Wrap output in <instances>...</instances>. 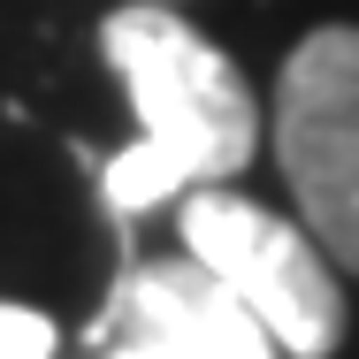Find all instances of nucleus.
Here are the masks:
<instances>
[{
	"label": "nucleus",
	"mask_w": 359,
	"mask_h": 359,
	"mask_svg": "<svg viewBox=\"0 0 359 359\" xmlns=\"http://www.w3.org/2000/svg\"><path fill=\"white\" fill-rule=\"evenodd\" d=\"M100 54L123 76L138 107V145H123L100 168V199L138 222L161 199H184L199 184H229L260 153V107L237 62L207 46L176 0H130L100 23Z\"/></svg>",
	"instance_id": "nucleus-1"
},
{
	"label": "nucleus",
	"mask_w": 359,
	"mask_h": 359,
	"mask_svg": "<svg viewBox=\"0 0 359 359\" xmlns=\"http://www.w3.org/2000/svg\"><path fill=\"white\" fill-rule=\"evenodd\" d=\"M184 252L215 276L260 329L276 352L298 359H329L344 337V283H337V260L313 245V229L268 215L222 184L184 191Z\"/></svg>",
	"instance_id": "nucleus-2"
},
{
	"label": "nucleus",
	"mask_w": 359,
	"mask_h": 359,
	"mask_svg": "<svg viewBox=\"0 0 359 359\" xmlns=\"http://www.w3.org/2000/svg\"><path fill=\"white\" fill-rule=\"evenodd\" d=\"M276 161L313 245L359 276V31L321 23L276 84Z\"/></svg>",
	"instance_id": "nucleus-3"
},
{
	"label": "nucleus",
	"mask_w": 359,
	"mask_h": 359,
	"mask_svg": "<svg viewBox=\"0 0 359 359\" xmlns=\"http://www.w3.org/2000/svg\"><path fill=\"white\" fill-rule=\"evenodd\" d=\"M76 337L92 344V359H276L268 329L191 252L123 268Z\"/></svg>",
	"instance_id": "nucleus-4"
},
{
	"label": "nucleus",
	"mask_w": 359,
	"mask_h": 359,
	"mask_svg": "<svg viewBox=\"0 0 359 359\" xmlns=\"http://www.w3.org/2000/svg\"><path fill=\"white\" fill-rule=\"evenodd\" d=\"M62 329L39 313V306H8L0 298V359H54Z\"/></svg>",
	"instance_id": "nucleus-5"
}]
</instances>
